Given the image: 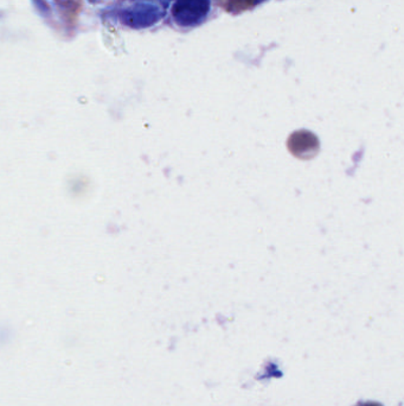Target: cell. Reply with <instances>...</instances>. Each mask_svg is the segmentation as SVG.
<instances>
[{"label": "cell", "mask_w": 404, "mask_h": 406, "mask_svg": "<svg viewBox=\"0 0 404 406\" xmlns=\"http://www.w3.org/2000/svg\"><path fill=\"white\" fill-rule=\"evenodd\" d=\"M210 9V0H177L172 13L175 21L182 26L200 24Z\"/></svg>", "instance_id": "obj_1"}, {"label": "cell", "mask_w": 404, "mask_h": 406, "mask_svg": "<svg viewBox=\"0 0 404 406\" xmlns=\"http://www.w3.org/2000/svg\"><path fill=\"white\" fill-rule=\"evenodd\" d=\"M225 8L230 12L238 13L242 10H247L250 6H254V0H225Z\"/></svg>", "instance_id": "obj_2"}, {"label": "cell", "mask_w": 404, "mask_h": 406, "mask_svg": "<svg viewBox=\"0 0 404 406\" xmlns=\"http://www.w3.org/2000/svg\"><path fill=\"white\" fill-rule=\"evenodd\" d=\"M255 1V4H258V3H260V1H263V0H254Z\"/></svg>", "instance_id": "obj_3"}]
</instances>
